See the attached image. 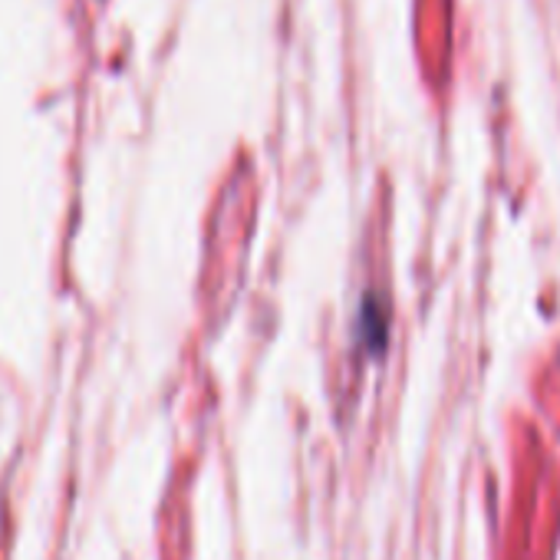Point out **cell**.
<instances>
[{
	"mask_svg": "<svg viewBox=\"0 0 560 560\" xmlns=\"http://www.w3.org/2000/svg\"><path fill=\"white\" fill-rule=\"evenodd\" d=\"M360 334H363V347L370 353H383L386 347V334H389V324H386V307L376 301V298H366L363 304V314H360Z\"/></svg>",
	"mask_w": 560,
	"mask_h": 560,
	"instance_id": "6da1fadb",
	"label": "cell"
}]
</instances>
